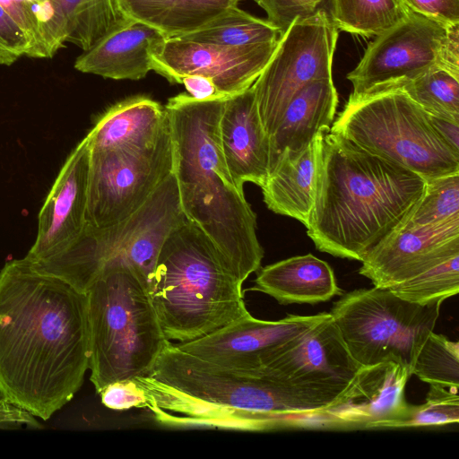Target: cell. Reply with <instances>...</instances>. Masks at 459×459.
<instances>
[{"label": "cell", "mask_w": 459, "mask_h": 459, "mask_svg": "<svg viewBox=\"0 0 459 459\" xmlns=\"http://www.w3.org/2000/svg\"><path fill=\"white\" fill-rule=\"evenodd\" d=\"M90 363L88 300L25 257L0 270V394L47 420L82 385Z\"/></svg>", "instance_id": "6da1fadb"}, {"label": "cell", "mask_w": 459, "mask_h": 459, "mask_svg": "<svg viewBox=\"0 0 459 459\" xmlns=\"http://www.w3.org/2000/svg\"><path fill=\"white\" fill-rule=\"evenodd\" d=\"M146 408L170 425L248 431L330 430L329 409L315 406L264 376L221 368L169 342L151 372L133 379Z\"/></svg>", "instance_id": "7a4b0ae2"}, {"label": "cell", "mask_w": 459, "mask_h": 459, "mask_svg": "<svg viewBox=\"0 0 459 459\" xmlns=\"http://www.w3.org/2000/svg\"><path fill=\"white\" fill-rule=\"evenodd\" d=\"M226 98L196 100L180 93L169 99L165 109L184 216L243 283L261 268L264 249L256 235V215L235 185L221 152L219 123Z\"/></svg>", "instance_id": "3957f363"}, {"label": "cell", "mask_w": 459, "mask_h": 459, "mask_svg": "<svg viewBox=\"0 0 459 459\" xmlns=\"http://www.w3.org/2000/svg\"><path fill=\"white\" fill-rule=\"evenodd\" d=\"M425 185L418 174L328 132L307 234L319 251L361 262L406 216Z\"/></svg>", "instance_id": "277c9868"}, {"label": "cell", "mask_w": 459, "mask_h": 459, "mask_svg": "<svg viewBox=\"0 0 459 459\" xmlns=\"http://www.w3.org/2000/svg\"><path fill=\"white\" fill-rule=\"evenodd\" d=\"M242 284L206 236L186 220L163 243L150 287L166 338L191 342L248 314Z\"/></svg>", "instance_id": "5b68a950"}, {"label": "cell", "mask_w": 459, "mask_h": 459, "mask_svg": "<svg viewBox=\"0 0 459 459\" xmlns=\"http://www.w3.org/2000/svg\"><path fill=\"white\" fill-rule=\"evenodd\" d=\"M90 380L97 394L108 385L148 375L169 341L147 281L129 267L104 270L86 292Z\"/></svg>", "instance_id": "8992f818"}, {"label": "cell", "mask_w": 459, "mask_h": 459, "mask_svg": "<svg viewBox=\"0 0 459 459\" xmlns=\"http://www.w3.org/2000/svg\"><path fill=\"white\" fill-rule=\"evenodd\" d=\"M186 221L173 172L135 212L103 228L86 223L61 253L32 265L85 293L106 269L129 267L151 287L157 259L168 236Z\"/></svg>", "instance_id": "52a82bcc"}, {"label": "cell", "mask_w": 459, "mask_h": 459, "mask_svg": "<svg viewBox=\"0 0 459 459\" xmlns=\"http://www.w3.org/2000/svg\"><path fill=\"white\" fill-rule=\"evenodd\" d=\"M425 180L459 173V152L402 87L353 95L330 131Z\"/></svg>", "instance_id": "ba28073f"}, {"label": "cell", "mask_w": 459, "mask_h": 459, "mask_svg": "<svg viewBox=\"0 0 459 459\" xmlns=\"http://www.w3.org/2000/svg\"><path fill=\"white\" fill-rule=\"evenodd\" d=\"M440 307L412 303L389 289L374 286L341 295L330 314L360 366L394 361L411 373L420 346L436 326Z\"/></svg>", "instance_id": "9c48e42d"}, {"label": "cell", "mask_w": 459, "mask_h": 459, "mask_svg": "<svg viewBox=\"0 0 459 459\" xmlns=\"http://www.w3.org/2000/svg\"><path fill=\"white\" fill-rule=\"evenodd\" d=\"M172 172L169 123L148 147L90 150L87 224L103 228L129 217Z\"/></svg>", "instance_id": "30bf717a"}, {"label": "cell", "mask_w": 459, "mask_h": 459, "mask_svg": "<svg viewBox=\"0 0 459 459\" xmlns=\"http://www.w3.org/2000/svg\"><path fill=\"white\" fill-rule=\"evenodd\" d=\"M338 30L330 14L318 8L297 18L279 37L275 51L252 85L268 137L293 96L307 83L332 78Z\"/></svg>", "instance_id": "8fae6325"}, {"label": "cell", "mask_w": 459, "mask_h": 459, "mask_svg": "<svg viewBox=\"0 0 459 459\" xmlns=\"http://www.w3.org/2000/svg\"><path fill=\"white\" fill-rule=\"evenodd\" d=\"M360 366L350 353L332 316L276 355L259 373L323 409L338 405Z\"/></svg>", "instance_id": "7c38bea8"}, {"label": "cell", "mask_w": 459, "mask_h": 459, "mask_svg": "<svg viewBox=\"0 0 459 459\" xmlns=\"http://www.w3.org/2000/svg\"><path fill=\"white\" fill-rule=\"evenodd\" d=\"M446 27L410 9L400 23L375 36L347 74L353 95L400 87L433 68H440Z\"/></svg>", "instance_id": "4fadbf2b"}, {"label": "cell", "mask_w": 459, "mask_h": 459, "mask_svg": "<svg viewBox=\"0 0 459 459\" xmlns=\"http://www.w3.org/2000/svg\"><path fill=\"white\" fill-rule=\"evenodd\" d=\"M329 316L330 312H322L266 321L248 313L210 334L176 344L213 366L258 376L276 355Z\"/></svg>", "instance_id": "5bb4252c"}, {"label": "cell", "mask_w": 459, "mask_h": 459, "mask_svg": "<svg viewBox=\"0 0 459 459\" xmlns=\"http://www.w3.org/2000/svg\"><path fill=\"white\" fill-rule=\"evenodd\" d=\"M277 44L278 40L225 47L165 38L150 53L152 70L171 83H180L183 77L191 74L205 76L221 95L228 97L254 84Z\"/></svg>", "instance_id": "9a60e30c"}, {"label": "cell", "mask_w": 459, "mask_h": 459, "mask_svg": "<svg viewBox=\"0 0 459 459\" xmlns=\"http://www.w3.org/2000/svg\"><path fill=\"white\" fill-rule=\"evenodd\" d=\"M459 254V217L429 226L399 223L362 259L359 273L390 289Z\"/></svg>", "instance_id": "2e32d148"}, {"label": "cell", "mask_w": 459, "mask_h": 459, "mask_svg": "<svg viewBox=\"0 0 459 459\" xmlns=\"http://www.w3.org/2000/svg\"><path fill=\"white\" fill-rule=\"evenodd\" d=\"M90 148L84 137L70 152L39 211L38 233L26 258L38 263L74 243L86 226Z\"/></svg>", "instance_id": "e0dca14e"}, {"label": "cell", "mask_w": 459, "mask_h": 459, "mask_svg": "<svg viewBox=\"0 0 459 459\" xmlns=\"http://www.w3.org/2000/svg\"><path fill=\"white\" fill-rule=\"evenodd\" d=\"M411 376L394 361L362 367L343 400L330 410L332 430L394 429L411 411L405 399Z\"/></svg>", "instance_id": "ac0fdd59"}, {"label": "cell", "mask_w": 459, "mask_h": 459, "mask_svg": "<svg viewBox=\"0 0 459 459\" xmlns=\"http://www.w3.org/2000/svg\"><path fill=\"white\" fill-rule=\"evenodd\" d=\"M228 170L239 189L251 182L262 187L269 176L270 143L253 86L225 99L219 123Z\"/></svg>", "instance_id": "d6986e66"}, {"label": "cell", "mask_w": 459, "mask_h": 459, "mask_svg": "<svg viewBox=\"0 0 459 459\" xmlns=\"http://www.w3.org/2000/svg\"><path fill=\"white\" fill-rule=\"evenodd\" d=\"M66 38L58 0H0V65L22 56L51 58Z\"/></svg>", "instance_id": "ffe728a7"}, {"label": "cell", "mask_w": 459, "mask_h": 459, "mask_svg": "<svg viewBox=\"0 0 459 459\" xmlns=\"http://www.w3.org/2000/svg\"><path fill=\"white\" fill-rule=\"evenodd\" d=\"M325 132H319L302 151L281 156L261 187L272 212L307 226L314 206Z\"/></svg>", "instance_id": "44dd1931"}, {"label": "cell", "mask_w": 459, "mask_h": 459, "mask_svg": "<svg viewBox=\"0 0 459 459\" xmlns=\"http://www.w3.org/2000/svg\"><path fill=\"white\" fill-rule=\"evenodd\" d=\"M338 102L333 78L315 80L293 96L269 136V173L282 154L299 152L319 132L330 131Z\"/></svg>", "instance_id": "7402d4cb"}, {"label": "cell", "mask_w": 459, "mask_h": 459, "mask_svg": "<svg viewBox=\"0 0 459 459\" xmlns=\"http://www.w3.org/2000/svg\"><path fill=\"white\" fill-rule=\"evenodd\" d=\"M165 38L158 30L132 21L83 51L74 68L113 80H141L152 70V49Z\"/></svg>", "instance_id": "603a6c76"}, {"label": "cell", "mask_w": 459, "mask_h": 459, "mask_svg": "<svg viewBox=\"0 0 459 459\" xmlns=\"http://www.w3.org/2000/svg\"><path fill=\"white\" fill-rule=\"evenodd\" d=\"M258 271L251 290L264 292L281 305H316L342 295L333 268L312 254L283 259Z\"/></svg>", "instance_id": "cb8c5ba5"}, {"label": "cell", "mask_w": 459, "mask_h": 459, "mask_svg": "<svg viewBox=\"0 0 459 459\" xmlns=\"http://www.w3.org/2000/svg\"><path fill=\"white\" fill-rule=\"evenodd\" d=\"M168 125L165 106L136 96L108 108L85 138L90 150L144 148L157 142Z\"/></svg>", "instance_id": "d4e9b609"}, {"label": "cell", "mask_w": 459, "mask_h": 459, "mask_svg": "<svg viewBox=\"0 0 459 459\" xmlns=\"http://www.w3.org/2000/svg\"><path fill=\"white\" fill-rule=\"evenodd\" d=\"M240 0H118L132 21L143 22L173 38L194 31Z\"/></svg>", "instance_id": "484cf974"}, {"label": "cell", "mask_w": 459, "mask_h": 459, "mask_svg": "<svg viewBox=\"0 0 459 459\" xmlns=\"http://www.w3.org/2000/svg\"><path fill=\"white\" fill-rule=\"evenodd\" d=\"M66 24V42L82 51L132 22L118 0H58Z\"/></svg>", "instance_id": "4316f807"}, {"label": "cell", "mask_w": 459, "mask_h": 459, "mask_svg": "<svg viewBox=\"0 0 459 459\" xmlns=\"http://www.w3.org/2000/svg\"><path fill=\"white\" fill-rule=\"evenodd\" d=\"M278 30L266 20L237 6L230 7L199 29L173 37L225 47H240L277 41Z\"/></svg>", "instance_id": "83f0119b"}, {"label": "cell", "mask_w": 459, "mask_h": 459, "mask_svg": "<svg viewBox=\"0 0 459 459\" xmlns=\"http://www.w3.org/2000/svg\"><path fill=\"white\" fill-rule=\"evenodd\" d=\"M330 17L338 31L377 36L407 18L403 0H329Z\"/></svg>", "instance_id": "f1b7e54d"}, {"label": "cell", "mask_w": 459, "mask_h": 459, "mask_svg": "<svg viewBox=\"0 0 459 459\" xmlns=\"http://www.w3.org/2000/svg\"><path fill=\"white\" fill-rule=\"evenodd\" d=\"M400 87L430 116L459 123V76L436 67Z\"/></svg>", "instance_id": "f546056e"}, {"label": "cell", "mask_w": 459, "mask_h": 459, "mask_svg": "<svg viewBox=\"0 0 459 459\" xmlns=\"http://www.w3.org/2000/svg\"><path fill=\"white\" fill-rule=\"evenodd\" d=\"M395 295L419 305L442 304L459 292V254L389 289Z\"/></svg>", "instance_id": "4dcf8cb0"}, {"label": "cell", "mask_w": 459, "mask_h": 459, "mask_svg": "<svg viewBox=\"0 0 459 459\" xmlns=\"http://www.w3.org/2000/svg\"><path fill=\"white\" fill-rule=\"evenodd\" d=\"M411 374L429 385L459 387V343L431 332L420 346Z\"/></svg>", "instance_id": "1f68e13d"}, {"label": "cell", "mask_w": 459, "mask_h": 459, "mask_svg": "<svg viewBox=\"0 0 459 459\" xmlns=\"http://www.w3.org/2000/svg\"><path fill=\"white\" fill-rule=\"evenodd\" d=\"M455 217H459V173L426 180L421 196L400 223L421 227Z\"/></svg>", "instance_id": "d6a6232c"}, {"label": "cell", "mask_w": 459, "mask_h": 459, "mask_svg": "<svg viewBox=\"0 0 459 459\" xmlns=\"http://www.w3.org/2000/svg\"><path fill=\"white\" fill-rule=\"evenodd\" d=\"M458 422V389L429 385L425 403L420 405L411 404L408 417L396 423L394 429L441 426Z\"/></svg>", "instance_id": "836d02e7"}, {"label": "cell", "mask_w": 459, "mask_h": 459, "mask_svg": "<svg viewBox=\"0 0 459 459\" xmlns=\"http://www.w3.org/2000/svg\"><path fill=\"white\" fill-rule=\"evenodd\" d=\"M266 13V20L282 36L297 18H305L316 12L325 0H254Z\"/></svg>", "instance_id": "e575fe53"}, {"label": "cell", "mask_w": 459, "mask_h": 459, "mask_svg": "<svg viewBox=\"0 0 459 459\" xmlns=\"http://www.w3.org/2000/svg\"><path fill=\"white\" fill-rule=\"evenodd\" d=\"M99 394L101 403L115 411L143 408L147 404V397L143 390L134 380L111 383Z\"/></svg>", "instance_id": "d590c367"}, {"label": "cell", "mask_w": 459, "mask_h": 459, "mask_svg": "<svg viewBox=\"0 0 459 459\" xmlns=\"http://www.w3.org/2000/svg\"><path fill=\"white\" fill-rule=\"evenodd\" d=\"M411 11L447 27L459 23V0H403Z\"/></svg>", "instance_id": "8d00e7d4"}, {"label": "cell", "mask_w": 459, "mask_h": 459, "mask_svg": "<svg viewBox=\"0 0 459 459\" xmlns=\"http://www.w3.org/2000/svg\"><path fill=\"white\" fill-rule=\"evenodd\" d=\"M22 428L41 429L44 427L33 414L0 394V429H18Z\"/></svg>", "instance_id": "74e56055"}, {"label": "cell", "mask_w": 459, "mask_h": 459, "mask_svg": "<svg viewBox=\"0 0 459 459\" xmlns=\"http://www.w3.org/2000/svg\"><path fill=\"white\" fill-rule=\"evenodd\" d=\"M440 56V67L459 76V23L446 27Z\"/></svg>", "instance_id": "f35d334b"}, {"label": "cell", "mask_w": 459, "mask_h": 459, "mask_svg": "<svg viewBox=\"0 0 459 459\" xmlns=\"http://www.w3.org/2000/svg\"><path fill=\"white\" fill-rule=\"evenodd\" d=\"M180 83L184 84L187 94L196 100H207L221 95L213 82L203 75L191 74L181 79Z\"/></svg>", "instance_id": "ab89813d"}, {"label": "cell", "mask_w": 459, "mask_h": 459, "mask_svg": "<svg viewBox=\"0 0 459 459\" xmlns=\"http://www.w3.org/2000/svg\"><path fill=\"white\" fill-rule=\"evenodd\" d=\"M430 120L440 136L459 152V123L430 116Z\"/></svg>", "instance_id": "60d3db41"}]
</instances>
